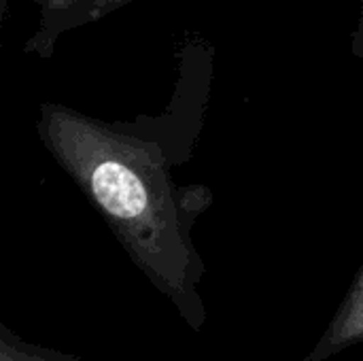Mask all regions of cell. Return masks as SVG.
Masks as SVG:
<instances>
[{
  "instance_id": "6da1fadb",
  "label": "cell",
  "mask_w": 363,
  "mask_h": 361,
  "mask_svg": "<svg viewBox=\"0 0 363 361\" xmlns=\"http://www.w3.org/2000/svg\"><path fill=\"white\" fill-rule=\"evenodd\" d=\"M168 119L164 113L157 119L108 121L47 100L38 104L34 128L130 262L200 332L208 319L202 296L206 266L194 228L215 194L202 183L177 181L174 168L189 157V145L172 138Z\"/></svg>"
},
{
  "instance_id": "7a4b0ae2",
  "label": "cell",
  "mask_w": 363,
  "mask_h": 361,
  "mask_svg": "<svg viewBox=\"0 0 363 361\" xmlns=\"http://www.w3.org/2000/svg\"><path fill=\"white\" fill-rule=\"evenodd\" d=\"M134 0H32L36 23L23 43V53L34 60H49L60 40L87 28Z\"/></svg>"
},
{
  "instance_id": "3957f363",
  "label": "cell",
  "mask_w": 363,
  "mask_h": 361,
  "mask_svg": "<svg viewBox=\"0 0 363 361\" xmlns=\"http://www.w3.org/2000/svg\"><path fill=\"white\" fill-rule=\"evenodd\" d=\"M355 345H363V264L332 321L300 361H330Z\"/></svg>"
},
{
  "instance_id": "277c9868",
  "label": "cell",
  "mask_w": 363,
  "mask_h": 361,
  "mask_svg": "<svg viewBox=\"0 0 363 361\" xmlns=\"http://www.w3.org/2000/svg\"><path fill=\"white\" fill-rule=\"evenodd\" d=\"M0 361H83L74 355L60 353L55 349H45L30 345L0 323Z\"/></svg>"
},
{
  "instance_id": "5b68a950",
  "label": "cell",
  "mask_w": 363,
  "mask_h": 361,
  "mask_svg": "<svg viewBox=\"0 0 363 361\" xmlns=\"http://www.w3.org/2000/svg\"><path fill=\"white\" fill-rule=\"evenodd\" d=\"M349 43H351V53L355 55V60L362 64L363 68V11L357 17V23H355V28L351 32V40Z\"/></svg>"
},
{
  "instance_id": "8992f818",
  "label": "cell",
  "mask_w": 363,
  "mask_h": 361,
  "mask_svg": "<svg viewBox=\"0 0 363 361\" xmlns=\"http://www.w3.org/2000/svg\"><path fill=\"white\" fill-rule=\"evenodd\" d=\"M9 6H11V0H0V23L6 21V17H9Z\"/></svg>"
}]
</instances>
